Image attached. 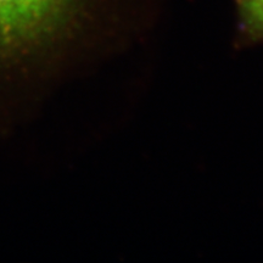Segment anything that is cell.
Instances as JSON below:
<instances>
[{
	"mask_svg": "<svg viewBox=\"0 0 263 263\" xmlns=\"http://www.w3.org/2000/svg\"><path fill=\"white\" fill-rule=\"evenodd\" d=\"M248 20L256 27L263 28V0H241Z\"/></svg>",
	"mask_w": 263,
	"mask_h": 263,
	"instance_id": "obj_2",
	"label": "cell"
},
{
	"mask_svg": "<svg viewBox=\"0 0 263 263\" xmlns=\"http://www.w3.org/2000/svg\"><path fill=\"white\" fill-rule=\"evenodd\" d=\"M81 0H0V59L18 55L45 39Z\"/></svg>",
	"mask_w": 263,
	"mask_h": 263,
	"instance_id": "obj_1",
	"label": "cell"
}]
</instances>
